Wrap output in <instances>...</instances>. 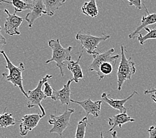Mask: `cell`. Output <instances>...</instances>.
<instances>
[{
	"label": "cell",
	"instance_id": "6da1fadb",
	"mask_svg": "<svg viewBox=\"0 0 156 138\" xmlns=\"http://www.w3.org/2000/svg\"><path fill=\"white\" fill-rule=\"evenodd\" d=\"M114 48L110 49L102 53L92 55L93 61L88 67V71L96 72L99 80H102L105 76L110 75L112 73L119 58V55H114Z\"/></svg>",
	"mask_w": 156,
	"mask_h": 138
},
{
	"label": "cell",
	"instance_id": "7a4b0ae2",
	"mask_svg": "<svg viewBox=\"0 0 156 138\" xmlns=\"http://www.w3.org/2000/svg\"><path fill=\"white\" fill-rule=\"evenodd\" d=\"M48 44L52 49V57L49 60L47 61L45 63L49 64L51 62H56L57 67L60 70L61 76L63 77L65 75L63 66L65 65V61H71V51L73 50V47L70 46L67 48H64L61 45L59 39L56 40H49Z\"/></svg>",
	"mask_w": 156,
	"mask_h": 138
},
{
	"label": "cell",
	"instance_id": "3957f363",
	"mask_svg": "<svg viewBox=\"0 0 156 138\" xmlns=\"http://www.w3.org/2000/svg\"><path fill=\"white\" fill-rule=\"evenodd\" d=\"M0 53L2 54L3 57H4L5 60L6 61L7 65L5 66V68L7 70H8V73H3L2 74V76L7 82L12 83L15 87H17L20 88V91L23 93L24 96L27 98V94L25 92L23 84V76H22V74L23 72L25 70V66L23 62H20V65L18 66H15L9 58L7 57V55L5 54V52L4 51H2Z\"/></svg>",
	"mask_w": 156,
	"mask_h": 138
},
{
	"label": "cell",
	"instance_id": "277c9868",
	"mask_svg": "<svg viewBox=\"0 0 156 138\" xmlns=\"http://www.w3.org/2000/svg\"><path fill=\"white\" fill-rule=\"evenodd\" d=\"M121 60L117 71L118 90H122V86L126 80H131L132 76L136 73L135 62L132 58H127L125 55V47L121 46Z\"/></svg>",
	"mask_w": 156,
	"mask_h": 138
},
{
	"label": "cell",
	"instance_id": "5b68a950",
	"mask_svg": "<svg viewBox=\"0 0 156 138\" xmlns=\"http://www.w3.org/2000/svg\"><path fill=\"white\" fill-rule=\"evenodd\" d=\"M51 78H53V76L50 75V74H47L41 80L39 81V83L35 89L32 90H29L27 92V108H32L35 106H38L41 111V115L43 118L46 115V112L44 108L42 106L41 102L47 98V96L44 95L42 88L44 84L48 82V80Z\"/></svg>",
	"mask_w": 156,
	"mask_h": 138
},
{
	"label": "cell",
	"instance_id": "8992f818",
	"mask_svg": "<svg viewBox=\"0 0 156 138\" xmlns=\"http://www.w3.org/2000/svg\"><path fill=\"white\" fill-rule=\"evenodd\" d=\"M110 35H103L101 37H96L90 33H84L79 32L76 35V39L80 42L82 47L87 51L88 55H93L96 54L99 44L102 41H105L110 39Z\"/></svg>",
	"mask_w": 156,
	"mask_h": 138
},
{
	"label": "cell",
	"instance_id": "52a82bcc",
	"mask_svg": "<svg viewBox=\"0 0 156 138\" xmlns=\"http://www.w3.org/2000/svg\"><path fill=\"white\" fill-rule=\"evenodd\" d=\"M74 112H75V110L69 109L66 108L65 111L61 115H51L48 122L50 125L53 126V128L50 129L49 132L51 133H57L60 136H62L63 132L69 127L70 117Z\"/></svg>",
	"mask_w": 156,
	"mask_h": 138
},
{
	"label": "cell",
	"instance_id": "ba28073f",
	"mask_svg": "<svg viewBox=\"0 0 156 138\" xmlns=\"http://www.w3.org/2000/svg\"><path fill=\"white\" fill-rule=\"evenodd\" d=\"M4 12L7 16L5 22V33L10 36L20 35L21 32L19 30V27L23 22V19L17 16L16 13L11 14L7 9H4Z\"/></svg>",
	"mask_w": 156,
	"mask_h": 138
},
{
	"label": "cell",
	"instance_id": "9c48e42d",
	"mask_svg": "<svg viewBox=\"0 0 156 138\" xmlns=\"http://www.w3.org/2000/svg\"><path fill=\"white\" fill-rule=\"evenodd\" d=\"M41 114H32L25 115L20 121V132L21 136H25L32 131L38 125L41 119L43 118Z\"/></svg>",
	"mask_w": 156,
	"mask_h": 138
},
{
	"label": "cell",
	"instance_id": "30bf717a",
	"mask_svg": "<svg viewBox=\"0 0 156 138\" xmlns=\"http://www.w3.org/2000/svg\"><path fill=\"white\" fill-rule=\"evenodd\" d=\"M70 102L79 104L83 108L87 114V116H88L89 115H92L94 118L99 117L102 103L101 100L93 102L92 101L90 98H88L84 101H75V100H70Z\"/></svg>",
	"mask_w": 156,
	"mask_h": 138
},
{
	"label": "cell",
	"instance_id": "8fae6325",
	"mask_svg": "<svg viewBox=\"0 0 156 138\" xmlns=\"http://www.w3.org/2000/svg\"><path fill=\"white\" fill-rule=\"evenodd\" d=\"M43 14L46 15V8L43 0H35L33 2L31 12L27 13L25 16V20L28 23V27L31 28L35 20L41 17Z\"/></svg>",
	"mask_w": 156,
	"mask_h": 138
},
{
	"label": "cell",
	"instance_id": "7c38bea8",
	"mask_svg": "<svg viewBox=\"0 0 156 138\" xmlns=\"http://www.w3.org/2000/svg\"><path fill=\"white\" fill-rule=\"evenodd\" d=\"M73 81V78L69 79L66 84L64 85V87L62 89L59 90H56L53 89V94L51 98L54 101L58 100L60 101L62 105H66L69 106L70 102V94H71V90H70V84Z\"/></svg>",
	"mask_w": 156,
	"mask_h": 138
},
{
	"label": "cell",
	"instance_id": "4fadbf2b",
	"mask_svg": "<svg viewBox=\"0 0 156 138\" xmlns=\"http://www.w3.org/2000/svg\"><path fill=\"white\" fill-rule=\"evenodd\" d=\"M135 94H138V93L136 91H133L131 95H129L127 98L122 100H114L110 98L109 95H108L106 92H104L102 94V99L104 102L108 104L110 106L112 107L115 110H118L120 111V113L126 114L127 108L124 106V104L127 102L129 100H130Z\"/></svg>",
	"mask_w": 156,
	"mask_h": 138
},
{
	"label": "cell",
	"instance_id": "5bb4252c",
	"mask_svg": "<svg viewBox=\"0 0 156 138\" xmlns=\"http://www.w3.org/2000/svg\"><path fill=\"white\" fill-rule=\"evenodd\" d=\"M143 5L145 8V10L146 11L147 13V16H143L142 18V21H141V25L136 28L134 31L132 32L129 35V39H133L135 38V37L137 35L140 34L141 31L142 29H144L145 28H146L147 26L151 25H154L156 24V13H150L148 10L147 9V7L145 5L144 3H143Z\"/></svg>",
	"mask_w": 156,
	"mask_h": 138
},
{
	"label": "cell",
	"instance_id": "9a60e30c",
	"mask_svg": "<svg viewBox=\"0 0 156 138\" xmlns=\"http://www.w3.org/2000/svg\"><path fill=\"white\" fill-rule=\"evenodd\" d=\"M135 122V119L132 118L127 114L120 113L114 115L112 118L108 119V125L111 127L108 130L109 132H112L116 127L118 126L119 128H122V126L128 122Z\"/></svg>",
	"mask_w": 156,
	"mask_h": 138
},
{
	"label": "cell",
	"instance_id": "2e32d148",
	"mask_svg": "<svg viewBox=\"0 0 156 138\" xmlns=\"http://www.w3.org/2000/svg\"><path fill=\"white\" fill-rule=\"evenodd\" d=\"M83 51L81 52L80 56L78 58L77 61H70L67 64V69L70 70V72L72 73L73 75V81H75V83H78L79 82L80 79H83L84 78V74L83 73V70H82L81 67L80 66L79 62L80 61V58L82 57V55H83Z\"/></svg>",
	"mask_w": 156,
	"mask_h": 138
},
{
	"label": "cell",
	"instance_id": "e0dca14e",
	"mask_svg": "<svg viewBox=\"0 0 156 138\" xmlns=\"http://www.w3.org/2000/svg\"><path fill=\"white\" fill-rule=\"evenodd\" d=\"M82 13L85 16L95 18L98 15V9L96 4V0H90L84 3L81 7Z\"/></svg>",
	"mask_w": 156,
	"mask_h": 138
},
{
	"label": "cell",
	"instance_id": "ac0fdd59",
	"mask_svg": "<svg viewBox=\"0 0 156 138\" xmlns=\"http://www.w3.org/2000/svg\"><path fill=\"white\" fill-rule=\"evenodd\" d=\"M66 0H43L46 8V15L53 16L57 11L66 2Z\"/></svg>",
	"mask_w": 156,
	"mask_h": 138
},
{
	"label": "cell",
	"instance_id": "d6986e66",
	"mask_svg": "<svg viewBox=\"0 0 156 138\" xmlns=\"http://www.w3.org/2000/svg\"><path fill=\"white\" fill-rule=\"evenodd\" d=\"M5 108L4 112L2 114H0V128H8L9 126H14L16 124V120L13 117L12 114H9L6 111Z\"/></svg>",
	"mask_w": 156,
	"mask_h": 138
},
{
	"label": "cell",
	"instance_id": "ffe728a7",
	"mask_svg": "<svg viewBox=\"0 0 156 138\" xmlns=\"http://www.w3.org/2000/svg\"><path fill=\"white\" fill-rule=\"evenodd\" d=\"M88 124V116L86 115V116L78 122L75 138H84Z\"/></svg>",
	"mask_w": 156,
	"mask_h": 138
},
{
	"label": "cell",
	"instance_id": "44dd1931",
	"mask_svg": "<svg viewBox=\"0 0 156 138\" xmlns=\"http://www.w3.org/2000/svg\"><path fill=\"white\" fill-rule=\"evenodd\" d=\"M10 4L13 6L15 13L21 12L27 9L31 10L33 7V3H28L22 0H12L10 2Z\"/></svg>",
	"mask_w": 156,
	"mask_h": 138
},
{
	"label": "cell",
	"instance_id": "7402d4cb",
	"mask_svg": "<svg viewBox=\"0 0 156 138\" xmlns=\"http://www.w3.org/2000/svg\"><path fill=\"white\" fill-rule=\"evenodd\" d=\"M144 30L147 31V33L144 36L142 35V33H140L138 37H137V40L140 42L141 45H144L145 42L147 40L149 39H156V28L150 29V28H145Z\"/></svg>",
	"mask_w": 156,
	"mask_h": 138
},
{
	"label": "cell",
	"instance_id": "603a6c76",
	"mask_svg": "<svg viewBox=\"0 0 156 138\" xmlns=\"http://www.w3.org/2000/svg\"><path fill=\"white\" fill-rule=\"evenodd\" d=\"M44 88L43 92L44 95H45L47 97H51V98L53 94V89L52 88L51 86L49 83H48V82L44 83Z\"/></svg>",
	"mask_w": 156,
	"mask_h": 138
},
{
	"label": "cell",
	"instance_id": "cb8c5ba5",
	"mask_svg": "<svg viewBox=\"0 0 156 138\" xmlns=\"http://www.w3.org/2000/svg\"><path fill=\"white\" fill-rule=\"evenodd\" d=\"M129 2V6H135L137 9L141 10L142 9V0H126Z\"/></svg>",
	"mask_w": 156,
	"mask_h": 138
},
{
	"label": "cell",
	"instance_id": "d4e9b609",
	"mask_svg": "<svg viewBox=\"0 0 156 138\" xmlns=\"http://www.w3.org/2000/svg\"><path fill=\"white\" fill-rule=\"evenodd\" d=\"M2 27L0 26V52H1L2 50V48L4 47L5 44H7V41L6 39L4 37L2 34Z\"/></svg>",
	"mask_w": 156,
	"mask_h": 138
},
{
	"label": "cell",
	"instance_id": "484cf974",
	"mask_svg": "<svg viewBox=\"0 0 156 138\" xmlns=\"http://www.w3.org/2000/svg\"><path fill=\"white\" fill-rule=\"evenodd\" d=\"M147 132L150 135L149 138H156V126H151L150 129L147 130Z\"/></svg>",
	"mask_w": 156,
	"mask_h": 138
},
{
	"label": "cell",
	"instance_id": "4316f807",
	"mask_svg": "<svg viewBox=\"0 0 156 138\" xmlns=\"http://www.w3.org/2000/svg\"><path fill=\"white\" fill-rule=\"evenodd\" d=\"M144 93V94H155V95H156V88H151V89H150V90H146Z\"/></svg>",
	"mask_w": 156,
	"mask_h": 138
},
{
	"label": "cell",
	"instance_id": "83f0119b",
	"mask_svg": "<svg viewBox=\"0 0 156 138\" xmlns=\"http://www.w3.org/2000/svg\"><path fill=\"white\" fill-rule=\"evenodd\" d=\"M111 135H112V138H121V137H118L117 136V132L116 131H114L112 133H111Z\"/></svg>",
	"mask_w": 156,
	"mask_h": 138
},
{
	"label": "cell",
	"instance_id": "f1b7e54d",
	"mask_svg": "<svg viewBox=\"0 0 156 138\" xmlns=\"http://www.w3.org/2000/svg\"><path fill=\"white\" fill-rule=\"evenodd\" d=\"M151 98L152 100H153V101H154L155 103H156V95H155V94L151 95Z\"/></svg>",
	"mask_w": 156,
	"mask_h": 138
},
{
	"label": "cell",
	"instance_id": "f546056e",
	"mask_svg": "<svg viewBox=\"0 0 156 138\" xmlns=\"http://www.w3.org/2000/svg\"><path fill=\"white\" fill-rule=\"evenodd\" d=\"M2 2H4V3H9V4H10V2L6 1V0H0V3H1Z\"/></svg>",
	"mask_w": 156,
	"mask_h": 138
},
{
	"label": "cell",
	"instance_id": "4dcf8cb0",
	"mask_svg": "<svg viewBox=\"0 0 156 138\" xmlns=\"http://www.w3.org/2000/svg\"><path fill=\"white\" fill-rule=\"evenodd\" d=\"M100 138H105L103 136V133L102 132L100 133Z\"/></svg>",
	"mask_w": 156,
	"mask_h": 138
},
{
	"label": "cell",
	"instance_id": "1f68e13d",
	"mask_svg": "<svg viewBox=\"0 0 156 138\" xmlns=\"http://www.w3.org/2000/svg\"><path fill=\"white\" fill-rule=\"evenodd\" d=\"M22 1H23V0H22ZM30 1H33V2H34L35 0H30Z\"/></svg>",
	"mask_w": 156,
	"mask_h": 138
},
{
	"label": "cell",
	"instance_id": "d6a6232c",
	"mask_svg": "<svg viewBox=\"0 0 156 138\" xmlns=\"http://www.w3.org/2000/svg\"><path fill=\"white\" fill-rule=\"evenodd\" d=\"M4 138H7V137H6V136H5V137H4Z\"/></svg>",
	"mask_w": 156,
	"mask_h": 138
}]
</instances>
